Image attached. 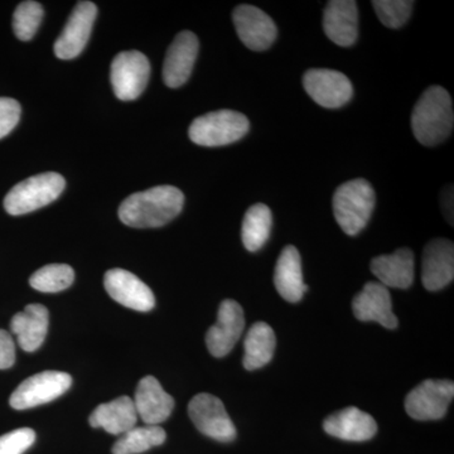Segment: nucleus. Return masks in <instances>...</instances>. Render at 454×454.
Returning a JSON list of instances; mask_svg holds the SVG:
<instances>
[{"instance_id": "473e14b6", "label": "nucleus", "mask_w": 454, "mask_h": 454, "mask_svg": "<svg viewBox=\"0 0 454 454\" xmlns=\"http://www.w3.org/2000/svg\"><path fill=\"white\" fill-rule=\"evenodd\" d=\"M16 363V346L7 331L0 330V370L9 369Z\"/></svg>"}, {"instance_id": "a878e982", "label": "nucleus", "mask_w": 454, "mask_h": 454, "mask_svg": "<svg viewBox=\"0 0 454 454\" xmlns=\"http://www.w3.org/2000/svg\"><path fill=\"white\" fill-rule=\"evenodd\" d=\"M273 216L270 208L264 203H256L245 214L241 239L245 249L255 253L262 249L270 236Z\"/></svg>"}, {"instance_id": "6ab92c4d", "label": "nucleus", "mask_w": 454, "mask_h": 454, "mask_svg": "<svg viewBox=\"0 0 454 454\" xmlns=\"http://www.w3.org/2000/svg\"><path fill=\"white\" fill-rule=\"evenodd\" d=\"M325 35L340 47H349L357 41L358 11L354 0H333L324 14Z\"/></svg>"}, {"instance_id": "0eeeda50", "label": "nucleus", "mask_w": 454, "mask_h": 454, "mask_svg": "<svg viewBox=\"0 0 454 454\" xmlns=\"http://www.w3.org/2000/svg\"><path fill=\"white\" fill-rule=\"evenodd\" d=\"M151 76V64L138 51L119 53L113 59L112 85L116 98L122 101L136 100L146 88Z\"/></svg>"}, {"instance_id": "9b49d317", "label": "nucleus", "mask_w": 454, "mask_h": 454, "mask_svg": "<svg viewBox=\"0 0 454 454\" xmlns=\"http://www.w3.org/2000/svg\"><path fill=\"white\" fill-rule=\"evenodd\" d=\"M243 307L238 301L225 300L220 304L216 325L206 333V345L212 356L223 357L231 352L244 333Z\"/></svg>"}, {"instance_id": "c756f323", "label": "nucleus", "mask_w": 454, "mask_h": 454, "mask_svg": "<svg viewBox=\"0 0 454 454\" xmlns=\"http://www.w3.org/2000/svg\"><path fill=\"white\" fill-rule=\"evenodd\" d=\"M373 9L382 25L397 29L408 22L413 11L414 2L409 0H373Z\"/></svg>"}, {"instance_id": "20e7f679", "label": "nucleus", "mask_w": 454, "mask_h": 454, "mask_svg": "<svg viewBox=\"0 0 454 454\" xmlns=\"http://www.w3.org/2000/svg\"><path fill=\"white\" fill-rule=\"evenodd\" d=\"M65 178L55 172L41 173L16 184L4 199V208L12 216L29 214L44 207L64 192Z\"/></svg>"}, {"instance_id": "f8f14e48", "label": "nucleus", "mask_w": 454, "mask_h": 454, "mask_svg": "<svg viewBox=\"0 0 454 454\" xmlns=\"http://www.w3.org/2000/svg\"><path fill=\"white\" fill-rule=\"evenodd\" d=\"M97 16L98 8L94 3H77L64 31L57 38L55 53L59 59H73L82 52L91 35Z\"/></svg>"}, {"instance_id": "9d476101", "label": "nucleus", "mask_w": 454, "mask_h": 454, "mask_svg": "<svg viewBox=\"0 0 454 454\" xmlns=\"http://www.w3.org/2000/svg\"><path fill=\"white\" fill-rule=\"evenodd\" d=\"M303 86L318 106L325 109H339L346 106L354 95L348 77L327 68H312L303 77Z\"/></svg>"}, {"instance_id": "dca6fc26", "label": "nucleus", "mask_w": 454, "mask_h": 454, "mask_svg": "<svg viewBox=\"0 0 454 454\" xmlns=\"http://www.w3.org/2000/svg\"><path fill=\"white\" fill-rule=\"evenodd\" d=\"M454 245L447 239H434L423 253L422 282L427 291L437 292L453 282Z\"/></svg>"}, {"instance_id": "423d86ee", "label": "nucleus", "mask_w": 454, "mask_h": 454, "mask_svg": "<svg viewBox=\"0 0 454 454\" xmlns=\"http://www.w3.org/2000/svg\"><path fill=\"white\" fill-rule=\"evenodd\" d=\"M73 378L61 372H43L26 379L12 394L9 404L16 411L47 404L70 389Z\"/></svg>"}, {"instance_id": "2f4dec72", "label": "nucleus", "mask_w": 454, "mask_h": 454, "mask_svg": "<svg viewBox=\"0 0 454 454\" xmlns=\"http://www.w3.org/2000/svg\"><path fill=\"white\" fill-rule=\"evenodd\" d=\"M20 103L14 98H0V139L7 137L20 122Z\"/></svg>"}, {"instance_id": "7c9ffc66", "label": "nucleus", "mask_w": 454, "mask_h": 454, "mask_svg": "<svg viewBox=\"0 0 454 454\" xmlns=\"http://www.w3.org/2000/svg\"><path fill=\"white\" fill-rule=\"evenodd\" d=\"M35 442V430L20 428L0 437V454H23Z\"/></svg>"}, {"instance_id": "4be33fe9", "label": "nucleus", "mask_w": 454, "mask_h": 454, "mask_svg": "<svg viewBox=\"0 0 454 454\" xmlns=\"http://www.w3.org/2000/svg\"><path fill=\"white\" fill-rule=\"evenodd\" d=\"M50 315L42 304H29L23 312L12 318L11 330L16 334L18 345L26 352L41 348L49 331Z\"/></svg>"}, {"instance_id": "2eb2a0df", "label": "nucleus", "mask_w": 454, "mask_h": 454, "mask_svg": "<svg viewBox=\"0 0 454 454\" xmlns=\"http://www.w3.org/2000/svg\"><path fill=\"white\" fill-rule=\"evenodd\" d=\"M199 40L195 33L184 31L167 51L163 65V82L168 88L176 89L184 85L192 74L197 55H199Z\"/></svg>"}, {"instance_id": "393cba45", "label": "nucleus", "mask_w": 454, "mask_h": 454, "mask_svg": "<svg viewBox=\"0 0 454 454\" xmlns=\"http://www.w3.org/2000/svg\"><path fill=\"white\" fill-rule=\"evenodd\" d=\"M277 339L273 328L265 322L250 327L244 342V367L249 372L270 363L276 352Z\"/></svg>"}, {"instance_id": "1a4fd4ad", "label": "nucleus", "mask_w": 454, "mask_h": 454, "mask_svg": "<svg viewBox=\"0 0 454 454\" xmlns=\"http://www.w3.org/2000/svg\"><path fill=\"white\" fill-rule=\"evenodd\" d=\"M188 414L202 434L223 443H229L236 438L234 423L219 397L199 394L188 404Z\"/></svg>"}, {"instance_id": "72a5a7b5", "label": "nucleus", "mask_w": 454, "mask_h": 454, "mask_svg": "<svg viewBox=\"0 0 454 454\" xmlns=\"http://www.w3.org/2000/svg\"><path fill=\"white\" fill-rule=\"evenodd\" d=\"M442 202H443L444 210H446V215L448 217V220H450V223H452V217H453V188H446V191H444L443 193H442Z\"/></svg>"}, {"instance_id": "a211bd4d", "label": "nucleus", "mask_w": 454, "mask_h": 454, "mask_svg": "<svg viewBox=\"0 0 454 454\" xmlns=\"http://www.w3.org/2000/svg\"><path fill=\"white\" fill-rule=\"evenodd\" d=\"M133 402L137 414L146 426L166 422L175 408V399L164 391L153 376H146L139 381Z\"/></svg>"}, {"instance_id": "c85d7f7f", "label": "nucleus", "mask_w": 454, "mask_h": 454, "mask_svg": "<svg viewBox=\"0 0 454 454\" xmlns=\"http://www.w3.org/2000/svg\"><path fill=\"white\" fill-rule=\"evenodd\" d=\"M43 20V8L40 3H20L13 16V31L20 41H29L35 37L38 27Z\"/></svg>"}, {"instance_id": "f3484780", "label": "nucleus", "mask_w": 454, "mask_h": 454, "mask_svg": "<svg viewBox=\"0 0 454 454\" xmlns=\"http://www.w3.org/2000/svg\"><path fill=\"white\" fill-rule=\"evenodd\" d=\"M352 309L358 321L378 322L385 328L397 327V318L393 313L389 289L379 282L365 284L352 301Z\"/></svg>"}, {"instance_id": "aec40b11", "label": "nucleus", "mask_w": 454, "mask_h": 454, "mask_svg": "<svg viewBox=\"0 0 454 454\" xmlns=\"http://www.w3.org/2000/svg\"><path fill=\"white\" fill-rule=\"evenodd\" d=\"M327 434L348 442H365L378 432V424L372 415L364 413L355 406L337 411L324 422Z\"/></svg>"}, {"instance_id": "f257e3e1", "label": "nucleus", "mask_w": 454, "mask_h": 454, "mask_svg": "<svg viewBox=\"0 0 454 454\" xmlns=\"http://www.w3.org/2000/svg\"><path fill=\"white\" fill-rule=\"evenodd\" d=\"M184 205V193L177 187L149 188L122 201L119 207V219L125 225L136 229L160 227L177 217Z\"/></svg>"}, {"instance_id": "cd10ccee", "label": "nucleus", "mask_w": 454, "mask_h": 454, "mask_svg": "<svg viewBox=\"0 0 454 454\" xmlns=\"http://www.w3.org/2000/svg\"><path fill=\"white\" fill-rule=\"evenodd\" d=\"M74 280V269L67 264H50L38 269L29 279L33 289L43 293H59L70 288Z\"/></svg>"}, {"instance_id": "b1692460", "label": "nucleus", "mask_w": 454, "mask_h": 454, "mask_svg": "<svg viewBox=\"0 0 454 454\" xmlns=\"http://www.w3.org/2000/svg\"><path fill=\"white\" fill-rule=\"evenodd\" d=\"M274 284L283 300L297 303L303 298L309 286L303 282L300 252L292 245L284 247L277 262Z\"/></svg>"}, {"instance_id": "6e6552de", "label": "nucleus", "mask_w": 454, "mask_h": 454, "mask_svg": "<svg viewBox=\"0 0 454 454\" xmlns=\"http://www.w3.org/2000/svg\"><path fill=\"white\" fill-rule=\"evenodd\" d=\"M454 396L450 380H426L406 395L405 411L415 420H438L447 414Z\"/></svg>"}, {"instance_id": "5701e85b", "label": "nucleus", "mask_w": 454, "mask_h": 454, "mask_svg": "<svg viewBox=\"0 0 454 454\" xmlns=\"http://www.w3.org/2000/svg\"><path fill=\"white\" fill-rule=\"evenodd\" d=\"M92 428H103L114 435H122L138 422L136 405L129 396H121L106 404L98 405L90 415Z\"/></svg>"}, {"instance_id": "ddd939ff", "label": "nucleus", "mask_w": 454, "mask_h": 454, "mask_svg": "<svg viewBox=\"0 0 454 454\" xmlns=\"http://www.w3.org/2000/svg\"><path fill=\"white\" fill-rule=\"evenodd\" d=\"M239 38L252 51L270 49L277 38V26L274 20L262 9L254 5H239L232 14Z\"/></svg>"}, {"instance_id": "412c9836", "label": "nucleus", "mask_w": 454, "mask_h": 454, "mask_svg": "<svg viewBox=\"0 0 454 454\" xmlns=\"http://www.w3.org/2000/svg\"><path fill=\"white\" fill-rule=\"evenodd\" d=\"M379 283L389 288L406 289L414 282L415 260L411 249H397L390 255H380L370 264Z\"/></svg>"}, {"instance_id": "4468645a", "label": "nucleus", "mask_w": 454, "mask_h": 454, "mask_svg": "<svg viewBox=\"0 0 454 454\" xmlns=\"http://www.w3.org/2000/svg\"><path fill=\"white\" fill-rule=\"evenodd\" d=\"M104 286L114 301L127 309L149 312L154 309L155 298L145 282L124 269H110L104 278Z\"/></svg>"}, {"instance_id": "f03ea898", "label": "nucleus", "mask_w": 454, "mask_h": 454, "mask_svg": "<svg viewBox=\"0 0 454 454\" xmlns=\"http://www.w3.org/2000/svg\"><path fill=\"white\" fill-rule=\"evenodd\" d=\"M454 114L452 98L442 86L424 91L411 114V129L420 145H441L452 133Z\"/></svg>"}, {"instance_id": "39448f33", "label": "nucleus", "mask_w": 454, "mask_h": 454, "mask_svg": "<svg viewBox=\"0 0 454 454\" xmlns=\"http://www.w3.org/2000/svg\"><path fill=\"white\" fill-rule=\"evenodd\" d=\"M250 122L244 114L219 110L200 116L191 124L188 136L197 145L223 146L247 136Z\"/></svg>"}, {"instance_id": "bb28decb", "label": "nucleus", "mask_w": 454, "mask_h": 454, "mask_svg": "<svg viewBox=\"0 0 454 454\" xmlns=\"http://www.w3.org/2000/svg\"><path fill=\"white\" fill-rule=\"evenodd\" d=\"M167 434L158 426L134 427L114 444L113 454H139L166 442Z\"/></svg>"}, {"instance_id": "7ed1b4c3", "label": "nucleus", "mask_w": 454, "mask_h": 454, "mask_svg": "<svg viewBox=\"0 0 454 454\" xmlns=\"http://www.w3.org/2000/svg\"><path fill=\"white\" fill-rule=\"evenodd\" d=\"M376 195L366 179L357 178L337 188L333 195L334 219L345 234L357 235L369 223Z\"/></svg>"}]
</instances>
